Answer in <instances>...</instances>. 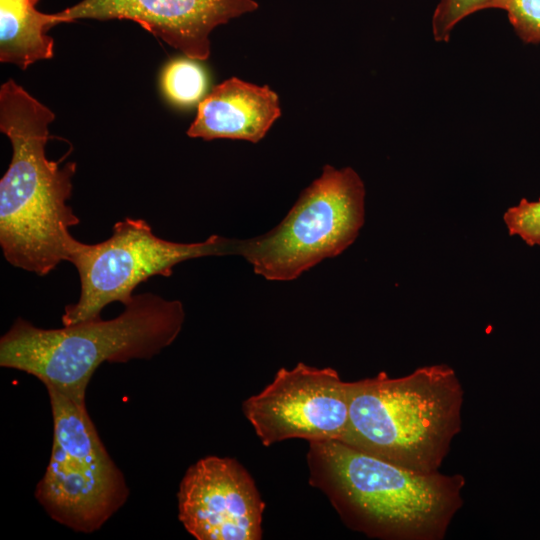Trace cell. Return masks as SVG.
I'll list each match as a JSON object with an SVG mask.
<instances>
[{"label": "cell", "mask_w": 540, "mask_h": 540, "mask_svg": "<svg viewBox=\"0 0 540 540\" xmlns=\"http://www.w3.org/2000/svg\"><path fill=\"white\" fill-rule=\"evenodd\" d=\"M55 114L13 79L0 87V130L12 157L0 180V246L14 267L45 276L68 261L79 218L67 204L77 164L49 160L45 148Z\"/></svg>", "instance_id": "1"}, {"label": "cell", "mask_w": 540, "mask_h": 540, "mask_svg": "<svg viewBox=\"0 0 540 540\" xmlns=\"http://www.w3.org/2000/svg\"><path fill=\"white\" fill-rule=\"evenodd\" d=\"M310 483L352 529L387 540H441L463 506L465 478L420 472L338 440L309 442Z\"/></svg>", "instance_id": "2"}, {"label": "cell", "mask_w": 540, "mask_h": 540, "mask_svg": "<svg viewBox=\"0 0 540 540\" xmlns=\"http://www.w3.org/2000/svg\"><path fill=\"white\" fill-rule=\"evenodd\" d=\"M184 319L179 300L154 293L133 295L110 320L100 316L45 329L19 317L0 339V366L85 401L87 386L102 363L153 358L176 340Z\"/></svg>", "instance_id": "3"}, {"label": "cell", "mask_w": 540, "mask_h": 540, "mask_svg": "<svg viewBox=\"0 0 540 540\" xmlns=\"http://www.w3.org/2000/svg\"><path fill=\"white\" fill-rule=\"evenodd\" d=\"M463 386L446 364L408 375L349 382V418L339 440L420 472L439 471L460 432Z\"/></svg>", "instance_id": "4"}, {"label": "cell", "mask_w": 540, "mask_h": 540, "mask_svg": "<svg viewBox=\"0 0 540 540\" xmlns=\"http://www.w3.org/2000/svg\"><path fill=\"white\" fill-rule=\"evenodd\" d=\"M46 389L53 443L35 498L56 522L76 532L92 533L126 503L129 488L101 441L85 401Z\"/></svg>", "instance_id": "5"}, {"label": "cell", "mask_w": 540, "mask_h": 540, "mask_svg": "<svg viewBox=\"0 0 540 540\" xmlns=\"http://www.w3.org/2000/svg\"><path fill=\"white\" fill-rule=\"evenodd\" d=\"M364 217L365 187L358 173L351 167L325 165L275 228L239 240L237 255L267 280H294L347 249Z\"/></svg>", "instance_id": "6"}, {"label": "cell", "mask_w": 540, "mask_h": 540, "mask_svg": "<svg viewBox=\"0 0 540 540\" xmlns=\"http://www.w3.org/2000/svg\"><path fill=\"white\" fill-rule=\"evenodd\" d=\"M239 240L212 235L197 243H178L156 236L143 219L116 222L112 235L99 243L77 240L68 262L78 271L81 291L67 305L64 326L100 317L113 302L126 305L133 291L152 276H171L177 264L205 256L237 255Z\"/></svg>", "instance_id": "7"}, {"label": "cell", "mask_w": 540, "mask_h": 540, "mask_svg": "<svg viewBox=\"0 0 540 540\" xmlns=\"http://www.w3.org/2000/svg\"><path fill=\"white\" fill-rule=\"evenodd\" d=\"M243 412L264 446L295 438L339 441L349 418V382L333 368L298 363L245 400Z\"/></svg>", "instance_id": "8"}, {"label": "cell", "mask_w": 540, "mask_h": 540, "mask_svg": "<svg viewBox=\"0 0 540 540\" xmlns=\"http://www.w3.org/2000/svg\"><path fill=\"white\" fill-rule=\"evenodd\" d=\"M178 518L197 540H259L264 502L246 469L229 457L207 456L185 472Z\"/></svg>", "instance_id": "9"}, {"label": "cell", "mask_w": 540, "mask_h": 540, "mask_svg": "<svg viewBox=\"0 0 540 540\" xmlns=\"http://www.w3.org/2000/svg\"><path fill=\"white\" fill-rule=\"evenodd\" d=\"M258 7L255 0H82L54 15L56 25L81 19L131 20L186 57L206 60L211 32Z\"/></svg>", "instance_id": "10"}, {"label": "cell", "mask_w": 540, "mask_h": 540, "mask_svg": "<svg viewBox=\"0 0 540 540\" xmlns=\"http://www.w3.org/2000/svg\"><path fill=\"white\" fill-rule=\"evenodd\" d=\"M280 116L279 96L268 85L232 77L198 103L187 135L206 141L224 138L257 143Z\"/></svg>", "instance_id": "11"}, {"label": "cell", "mask_w": 540, "mask_h": 540, "mask_svg": "<svg viewBox=\"0 0 540 540\" xmlns=\"http://www.w3.org/2000/svg\"><path fill=\"white\" fill-rule=\"evenodd\" d=\"M39 0H0V61L21 69L54 56V40L47 31L55 15L37 10Z\"/></svg>", "instance_id": "12"}, {"label": "cell", "mask_w": 540, "mask_h": 540, "mask_svg": "<svg viewBox=\"0 0 540 540\" xmlns=\"http://www.w3.org/2000/svg\"><path fill=\"white\" fill-rule=\"evenodd\" d=\"M160 86L165 98L178 107L199 103L206 94L208 77L194 59L180 57L169 61L161 72Z\"/></svg>", "instance_id": "13"}, {"label": "cell", "mask_w": 540, "mask_h": 540, "mask_svg": "<svg viewBox=\"0 0 540 540\" xmlns=\"http://www.w3.org/2000/svg\"><path fill=\"white\" fill-rule=\"evenodd\" d=\"M490 8L507 12L517 35L526 43H540V0H493Z\"/></svg>", "instance_id": "14"}, {"label": "cell", "mask_w": 540, "mask_h": 540, "mask_svg": "<svg viewBox=\"0 0 540 540\" xmlns=\"http://www.w3.org/2000/svg\"><path fill=\"white\" fill-rule=\"evenodd\" d=\"M493 0H440L432 16V33L437 42H447L455 26L467 16L489 9Z\"/></svg>", "instance_id": "15"}, {"label": "cell", "mask_w": 540, "mask_h": 540, "mask_svg": "<svg viewBox=\"0 0 540 540\" xmlns=\"http://www.w3.org/2000/svg\"><path fill=\"white\" fill-rule=\"evenodd\" d=\"M503 220L509 235L520 237L530 247L540 246V199L523 198L506 210Z\"/></svg>", "instance_id": "16"}]
</instances>
